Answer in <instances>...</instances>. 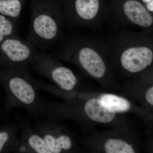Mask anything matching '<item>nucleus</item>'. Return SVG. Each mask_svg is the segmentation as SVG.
<instances>
[{"mask_svg": "<svg viewBox=\"0 0 153 153\" xmlns=\"http://www.w3.org/2000/svg\"><path fill=\"white\" fill-rule=\"evenodd\" d=\"M30 66L36 72L55 82L63 90L70 91L76 86L77 79L72 71L59 65L49 54L36 51Z\"/></svg>", "mask_w": 153, "mask_h": 153, "instance_id": "7ed1b4c3", "label": "nucleus"}, {"mask_svg": "<svg viewBox=\"0 0 153 153\" xmlns=\"http://www.w3.org/2000/svg\"><path fill=\"white\" fill-rule=\"evenodd\" d=\"M19 128L14 124L7 125L0 130V153L16 152L20 142L18 137Z\"/></svg>", "mask_w": 153, "mask_h": 153, "instance_id": "9b49d317", "label": "nucleus"}, {"mask_svg": "<svg viewBox=\"0 0 153 153\" xmlns=\"http://www.w3.org/2000/svg\"><path fill=\"white\" fill-rule=\"evenodd\" d=\"M59 13L55 0H31V20L27 40L35 48H49L59 33Z\"/></svg>", "mask_w": 153, "mask_h": 153, "instance_id": "f03ea898", "label": "nucleus"}, {"mask_svg": "<svg viewBox=\"0 0 153 153\" xmlns=\"http://www.w3.org/2000/svg\"><path fill=\"white\" fill-rule=\"evenodd\" d=\"M85 114L91 120L101 123H108L115 117V112L103 103L101 100L93 98L84 106Z\"/></svg>", "mask_w": 153, "mask_h": 153, "instance_id": "1a4fd4ad", "label": "nucleus"}, {"mask_svg": "<svg viewBox=\"0 0 153 153\" xmlns=\"http://www.w3.org/2000/svg\"><path fill=\"white\" fill-rule=\"evenodd\" d=\"M20 139L26 144L33 153H52L44 138L28 123L22 127Z\"/></svg>", "mask_w": 153, "mask_h": 153, "instance_id": "9d476101", "label": "nucleus"}, {"mask_svg": "<svg viewBox=\"0 0 153 153\" xmlns=\"http://www.w3.org/2000/svg\"><path fill=\"white\" fill-rule=\"evenodd\" d=\"M123 10L126 16L133 23L144 27L152 25V16L139 2L129 0L125 3Z\"/></svg>", "mask_w": 153, "mask_h": 153, "instance_id": "6e6552de", "label": "nucleus"}, {"mask_svg": "<svg viewBox=\"0 0 153 153\" xmlns=\"http://www.w3.org/2000/svg\"><path fill=\"white\" fill-rule=\"evenodd\" d=\"M26 0H0V14L19 20Z\"/></svg>", "mask_w": 153, "mask_h": 153, "instance_id": "4468645a", "label": "nucleus"}, {"mask_svg": "<svg viewBox=\"0 0 153 153\" xmlns=\"http://www.w3.org/2000/svg\"><path fill=\"white\" fill-rule=\"evenodd\" d=\"M26 39L19 36L8 38L0 42V64L7 68L29 67L36 51Z\"/></svg>", "mask_w": 153, "mask_h": 153, "instance_id": "20e7f679", "label": "nucleus"}, {"mask_svg": "<svg viewBox=\"0 0 153 153\" xmlns=\"http://www.w3.org/2000/svg\"><path fill=\"white\" fill-rule=\"evenodd\" d=\"M75 13L79 17L85 20L93 19L99 8V0H75Z\"/></svg>", "mask_w": 153, "mask_h": 153, "instance_id": "f8f14e48", "label": "nucleus"}, {"mask_svg": "<svg viewBox=\"0 0 153 153\" xmlns=\"http://www.w3.org/2000/svg\"><path fill=\"white\" fill-rule=\"evenodd\" d=\"M153 60L152 51L146 47L129 48L123 52L121 57L123 67L132 73L140 72L151 66Z\"/></svg>", "mask_w": 153, "mask_h": 153, "instance_id": "423d86ee", "label": "nucleus"}, {"mask_svg": "<svg viewBox=\"0 0 153 153\" xmlns=\"http://www.w3.org/2000/svg\"><path fill=\"white\" fill-rule=\"evenodd\" d=\"M153 1H151L149 2L148 3L147 5V7L149 10L152 11L153 12Z\"/></svg>", "mask_w": 153, "mask_h": 153, "instance_id": "a211bd4d", "label": "nucleus"}, {"mask_svg": "<svg viewBox=\"0 0 153 153\" xmlns=\"http://www.w3.org/2000/svg\"><path fill=\"white\" fill-rule=\"evenodd\" d=\"M144 2L148 3L149 2L151 1H152V0H142Z\"/></svg>", "mask_w": 153, "mask_h": 153, "instance_id": "6ab92c4d", "label": "nucleus"}, {"mask_svg": "<svg viewBox=\"0 0 153 153\" xmlns=\"http://www.w3.org/2000/svg\"><path fill=\"white\" fill-rule=\"evenodd\" d=\"M35 129L44 138L52 153L70 151L73 147L71 138L60 132L59 127L52 121H44Z\"/></svg>", "mask_w": 153, "mask_h": 153, "instance_id": "39448f33", "label": "nucleus"}, {"mask_svg": "<svg viewBox=\"0 0 153 153\" xmlns=\"http://www.w3.org/2000/svg\"><path fill=\"white\" fill-rule=\"evenodd\" d=\"M146 98L147 101L152 105H153V87H151L147 91L146 95Z\"/></svg>", "mask_w": 153, "mask_h": 153, "instance_id": "f3484780", "label": "nucleus"}, {"mask_svg": "<svg viewBox=\"0 0 153 153\" xmlns=\"http://www.w3.org/2000/svg\"><path fill=\"white\" fill-rule=\"evenodd\" d=\"M33 79L29 67L7 68L0 77L7 92L8 110L23 108L34 117L43 118L44 101L38 95Z\"/></svg>", "mask_w": 153, "mask_h": 153, "instance_id": "f257e3e1", "label": "nucleus"}, {"mask_svg": "<svg viewBox=\"0 0 153 153\" xmlns=\"http://www.w3.org/2000/svg\"><path fill=\"white\" fill-rule=\"evenodd\" d=\"M105 149L107 153H134L131 146L124 141L111 139L105 145Z\"/></svg>", "mask_w": 153, "mask_h": 153, "instance_id": "dca6fc26", "label": "nucleus"}, {"mask_svg": "<svg viewBox=\"0 0 153 153\" xmlns=\"http://www.w3.org/2000/svg\"><path fill=\"white\" fill-rule=\"evenodd\" d=\"M77 58L80 65L91 76L100 78L104 75L105 64L95 50L88 47L82 48L78 52Z\"/></svg>", "mask_w": 153, "mask_h": 153, "instance_id": "0eeeda50", "label": "nucleus"}, {"mask_svg": "<svg viewBox=\"0 0 153 153\" xmlns=\"http://www.w3.org/2000/svg\"><path fill=\"white\" fill-rule=\"evenodd\" d=\"M19 20L0 14V42L19 36Z\"/></svg>", "mask_w": 153, "mask_h": 153, "instance_id": "ddd939ff", "label": "nucleus"}, {"mask_svg": "<svg viewBox=\"0 0 153 153\" xmlns=\"http://www.w3.org/2000/svg\"><path fill=\"white\" fill-rule=\"evenodd\" d=\"M101 100L115 112L127 111L131 108V104L128 100L113 94H104L102 96Z\"/></svg>", "mask_w": 153, "mask_h": 153, "instance_id": "2eb2a0df", "label": "nucleus"}]
</instances>
